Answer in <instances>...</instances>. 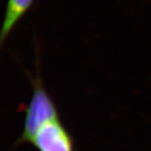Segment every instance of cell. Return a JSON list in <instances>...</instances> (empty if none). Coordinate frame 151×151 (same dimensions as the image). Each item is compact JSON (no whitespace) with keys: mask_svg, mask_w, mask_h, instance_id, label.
I'll return each instance as SVG.
<instances>
[{"mask_svg":"<svg viewBox=\"0 0 151 151\" xmlns=\"http://www.w3.org/2000/svg\"><path fill=\"white\" fill-rule=\"evenodd\" d=\"M32 96L25 109L23 131L17 140L16 145L28 144L38 128L45 123L60 117L58 107L45 88L39 69L31 79Z\"/></svg>","mask_w":151,"mask_h":151,"instance_id":"6da1fadb","label":"cell"},{"mask_svg":"<svg viewBox=\"0 0 151 151\" xmlns=\"http://www.w3.org/2000/svg\"><path fill=\"white\" fill-rule=\"evenodd\" d=\"M28 144L37 151H76L74 138L60 117L41 126Z\"/></svg>","mask_w":151,"mask_h":151,"instance_id":"7a4b0ae2","label":"cell"},{"mask_svg":"<svg viewBox=\"0 0 151 151\" xmlns=\"http://www.w3.org/2000/svg\"><path fill=\"white\" fill-rule=\"evenodd\" d=\"M35 0H7L3 23L0 29V50L8 36L18 24L20 19L30 9Z\"/></svg>","mask_w":151,"mask_h":151,"instance_id":"3957f363","label":"cell"}]
</instances>
